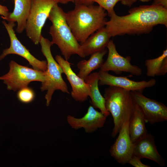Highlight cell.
<instances>
[{
    "mask_svg": "<svg viewBox=\"0 0 167 167\" xmlns=\"http://www.w3.org/2000/svg\"><path fill=\"white\" fill-rule=\"evenodd\" d=\"M108 15L110 19L105 27L111 37L148 33L159 24L167 27V9L152 4L133 8L123 16L118 15L114 11Z\"/></svg>",
    "mask_w": 167,
    "mask_h": 167,
    "instance_id": "cell-1",
    "label": "cell"
},
{
    "mask_svg": "<svg viewBox=\"0 0 167 167\" xmlns=\"http://www.w3.org/2000/svg\"><path fill=\"white\" fill-rule=\"evenodd\" d=\"M107 14L99 5L76 4L65 13L66 21L77 41L81 43L105 26Z\"/></svg>",
    "mask_w": 167,
    "mask_h": 167,
    "instance_id": "cell-2",
    "label": "cell"
},
{
    "mask_svg": "<svg viewBox=\"0 0 167 167\" xmlns=\"http://www.w3.org/2000/svg\"><path fill=\"white\" fill-rule=\"evenodd\" d=\"M65 13L58 4L52 9L48 19L52 23L49 33L53 45L56 44L64 58L68 61L73 55L85 57L80 43L72 33L66 19Z\"/></svg>",
    "mask_w": 167,
    "mask_h": 167,
    "instance_id": "cell-3",
    "label": "cell"
},
{
    "mask_svg": "<svg viewBox=\"0 0 167 167\" xmlns=\"http://www.w3.org/2000/svg\"><path fill=\"white\" fill-rule=\"evenodd\" d=\"M104 97L105 108L113 118L114 127L111 136L114 138L125 120L130 117L133 101L131 91L115 86H109L105 89Z\"/></svg>",
    "mask_w": 167,
    "mask_h": 167,
    "instance_id": "cell-4",
    "label": "cell"
},
{
    "mask_svg": "<svg viewBox=\"0 0 167 167\" xmlns=\"http://www.w3.org/2000/svg\"><path fill=\"white\" fill-rule=\"evenodd\" d=\"M39 43L41 52L47 62V69L45 71V79L41 83L40 89L42 92L47 91L45 99L46 105L48 106L53 95L56 90H60L67 94L70 93L67 85L62 77V74L64 73L63 70L52 55L51 47L53 45L51 41L42 36Z\"/></svg>",
    "mask_w": 167,
    "mask_h": 167,
    "instance_id": "cell-5",
    "label": "cell"
},
{
    "mask_svg": "<svg viewBox=\"0 0 167 167\" xmlns=\"http://www.w3.org/2000/svg\"><path fill=\"white\" fill-rule=\"evenodd\" d=\"M31 6L25 30L28 37L37 45L42 35V29L52 8L59 0H31Z\"/></svg>",
    "mask_w": 167,
    "mask_h": 167,
    "instance_id": "cell-6",
    "label": "cell"
},
{
    "mask_svg": "<svg viewBox=\"0 0 167 167\" xmlns=\"http://www.w3.org/2000/svg\"><path fill=\"white\" fill-rule=\"evenodd\" d=\"M7 73L0 76V80L6 86L8 90L16 91L28 87L32 81L43 82L45 71L37 70L20 65L14 60L9 63Z\"/></svg>",
    "mask_w": 167,
    "mask_h": 167,
    "instance_id": "cell-7",
    "label": "cell"
},
{
    "mask_svg": "<svg viewBox=\"0 0 167 167\" xmlns=\"http://www.w3.org/2000/svg\"><path fill=\"white\" fill-rule=\"evenodd\" d=\"M9 36L10 45L9 47L6 49L0 55V61L8 55L14 54L20 56L26 59L33 69L45 71L47 69V62L45 60H40L32 54L29 50L17 38L14 28L15 23L2 21Z\"/></svg>",
    "mask_w": 167,
    "mask_h": 167,
    "instance_id": "cell-8",
    "label": "cell"
},
{
    "mask_svg": "<svg viewBox=\"0 0 167 167\" xmlns=\"http://www.w3.org/2000/svg\"><path fill=\"white\" fill-rule=\"evenodd\" d=\"M106 48L108 50V57L100 68V70L108 72L112 71L116 74H120L122 72H125L136 76L142 75V69L131 64L130 57H125L118 53L113 40L109 41Z\"/></svg>",
    "mask_w": 167,
    "mask_h": 167,
    "instance_id": "cell-9",
    "label": "cell"
},
{
    "mask_svg": "<svg viewBox=\"0 0 167 167\" xmlns=\"http://www.w3.org/2000/svg\"><path fill=\"white\" fill-rule=\"evenodd\" d=\"M133 99L141 109L146 122L153 124L167 120V107L163 103L145 96L143 93L131 91Z\"/></svg>",
    "mask_w": 167,
    "mask_h": 167,
    "instance_id": "cell-10",
    "label": "cell"
},
{
    "mask_svg": "<svg viewBox=\"0 0 167 167\" xmlns=\"http://www.w3.org/2000/svg\"><path fill=\"white\" fill-rule=\"evenodd\" d=\"M130 118L126 119L123 123L117 138L109 150L111 156L122 164L128 163L134 154V143L129 131Z\"/></svg>",
    "mask_w": 167,
    "mask_h": 167,
    "instance_id": "cell-11",
    "label": "cell"
},
{
    "mask_svg": "<svg viewBox=\"0 0 167 167\" xmlns=\"http://www.w3.org/2000/svg\"><path fill=\"white\" fill-rule=\"evenodd\" d=\"M55 59L62 68L64 73L71 85V95L75 101L84 102L89 96L88 86L84 80L79 77L72 70L71 63L60 55L56 56Z\"/></svg>",
    "mask_w": 167,
    "mask_h": 167,
    "instance_id": "cell-12",
    "label": "cell"
},
{
    "mask_svg": "<svg viewBox=\"0 0 167 167\" xmlns=\"http://www.w3.org/2000/svg\"><path fill=\"white\" fill-rule=\"evenodd\" d=\"M100 79L98 85H108L121 88L130 91L143 92L146 88L154 86L156 84L155 79L148 81H135L130 79L127 76H117L111 75L108 71L100 70L98 71Z\"/></svg>",
    "mask_w": 167,
    "mask_h": 167,
    "instance_id": "cell-13",
    "label": "cell"
},
{
    "mask_svg": "<svg viewBox=\"0 0 167 167\" xmlns=\"http://www.w3.org/2000/svg\"><path fill=\"white\" fill-rule=\"evenodd\" d=\"M106 119V117L92 105L89 107L87 113L81 118L71 115H68L66 118L68 123L72 129L77 130L83 128L88 133H92L103 127Z\"/></svg>",
    "mask_w": 167,
    "mask_h": 167,
    "instance_id": "cell-14",
    "label": "cell"
},
{
    "mask_svg": "<svg viewBox=\"0 0 167 167\" xmlns=\"http://www.w3.org/2000/svg\"><path fill=\"white\" fill-rule=\"evenodd\" d=\"M134 154L141 159L146 158L155 161L161 166L165 161L157 149L154 137L148 133L134 143Z\"/></svg>",
    "mask_w": 167,
    "mask_h": 167,
    "instance_id": "cell-15",
    "label": "cell"
},
{
    "mask_svg": "<svg viewBox=\"0 0 167 167\" xmlns=\"http://www.w3.org/2000/svg\"><path fill=\"white\" fill-rule=\"evenodd\" d=\"M110 37L104 27L92 34L84 42L80 43L85 57L105 49Z\"/></svg>",
    "mask_w": 167,
    "mask_h": 167,
    "instance_id": "cell-16",
    "label": "cell"
},
{
    "mask_svg": "<svg viewBox=\"0 0 167 167\" xmlns=\"http://www.w3.org/2000/svg\"><path fill=\"white\" fill-rule=\"evenodd\" d=\"M133 102V109L129 119V131L131 139L134 143L148 133L143 114L139 106L134 101Z\"/></svg>",
    "mask_w": 167,
    "mask_h": 167,
    "instance_id": "cell-17",
    "label": "cell"
},
{
    "mask_svg": "<svg viewBox=\"0 0 167 167\" xmlns=\"http://www.w3.org/2000/svg\"><path fill=\"white\" fill-rule=\"evenodd\" d=\"M14 7L6 17H1L8 22H16V32L21 33L25 29L31 6V0H14Z\"/></svg>",
    "mask_w": 167,
    "mask_h": 167,
    "instance_id": "cell-18",
    "label": "cell"
},
{
    "mask_svg": "<svg viewBox=\"0 0 167 167\" xmlns=\"http://www.w3.org/2000/svg\"><path fill=\"white\" fill-rule=\"evenodd\" d=\"M100 79L98 72L89 74L85 79L88 85L89 90V97L91 99V105L95 109H98L106 117L110 113L105 106V98L101 94L98 88V82Z\"/></svg>",
    "mask_w": 167,
    "mask_h": 167,
    "instance_id": "cell-19",
    "label": "cell"
},
{
    "mask_svg": "<svg viewBox=\"0 0 167 167\" xmlns=\"http://www.w3.org/2000/svg\"><path fill=\"white\" fill-rule=\"evenodd\" d=\"M107 52L105 49L91 54L88 60L79 62L77 66L79 71L77 75L85 80L93 71L100 68L103 63V57Z\"/></svg>",
    "mask_w": 167,
    "mask_h": 167,
    "instance_id": "cell-20",
    "label": "cell"
},
{
    "mask_svg": "<svg viewBox=\"0 0 167 167\" xmlns=\"http://www.w3.org/2000/svg\"><path fill=\"white\" fill-rule=\"evenodd\" d=\"M146 75L148 77L162 76L167 72V49L164 50L159 57L148 59L145 61Z\"/></svg>",
    "mask_w": 167,
    "mask_h": 167,
    "instance_id": "cell-21",
    "label": "cell"
},
{
    "mask_svg": "<svg viewBox=\"0 0 167 167\" xmlns=\"http://www.w3.org/2000/svg\"><path fill=\"white\" fill-rule=\"evenodd\" d=\"M17 97L19 101L24 104L32 102L35 97V94L32 89L27 87L18 91Z\"/></svg>",
    "mask_w": 167,
    "mask_h": 167,
    "instance_id": "cell-22",
    "label": "cell"
},
{
    "mask_svg": "<svg viewBox=\"0 0 167 167\" xmlns=\"http://www.w3.org/2000/svg\"><path fill=\"white\" fill-rule=\"evenodd\" d=\"M121 0H93L94 2L97 3L98 5L106 10L108 14L114 11V8L116 4Z\"/></svg>",
    "mask_w": 167,
    "mask_h": 167,
    "instance_id": "cell-23",
    "label": "cell"
},
{
    "mask_svg": "<svg viewBox=\"0 0 167 167\" xmlns=\"http://www.w3.org/2000/svg\"><path fill=\"white\" fill-rule=\"evenodd\" d=\"M141 158L134 154L129 161L128 163L135 167H149L150 166L143 163Z\"/></svg>",
    "mask_w": 167,
    "mask_h": 167,
    "instance_id": "cell-24",
    "label": "cell"
},
{
    "mask_svg": "<svg viewBox=\"0 0 167 167\" xmlns=\"http://www.w3.org/2000/svg\"><path fill=\"white\" fill-rule=\"evenodd\" d=\"M152 4L161 6L167 9V0H154Z\"/></svg>",
    "mask_w": 167,
    "mask_h": 167,
    "instance_id": "cell-25",
    "label": "cell"
},
{
    "mask_svg": "<svg viewBox=\"0 0 167 167\" xmlns=\"http://www.w3.org/2000/svg\"><path fill=\"white\" fill-rule=\"evenodd\" d=\"M10 12L6 6L0 5V15L4 17H6L9 15Z\"/></svg>",
    "mask_w": 167,
    "mask_h": 167,
    "instance_id": "cell-26",
    "label": "cell"
},
{
    "mask_svg": "<svg viewBox=\"0 0 167 167\" xmlns=\"http://www.w3.org/2000/svg\"><path fill=\"white\" fill-rule=\"evenodd\" d=\"M73 2L75 4H79L88 5L92 4L94 2L93 0H74Z\"/></svg>",
    "mask_w": 167,
    "mask_h": 167,
    "instance_id": "cell-27",
    "label": "cell"
},
{
    "mask_svg": "<svg viewBox=\"0 0 167 167\" xmlns=\"http://www.w3.org/2000/svg\"><path fill=\"white\" fill-rule=\"evenodd\" d=\"M137 0H121V3L125 6L131 7Z\"/></svg>",
    "mask_w": 167,
    "mask_h": 167,
    "instance_id": "cell-28",
    "label": "cell"
},
{
    "mask_svg": "<svg viewBox=\"0 0 167 167\" xmlns=\"http://www.w3.org/2000/svg\"><path fill=\"white\" fill-rule=\"evenodd\" d=\"M59 3L63 4H66L70 2H73L74 0H59Z\"/></svg>",
    "mask_w": 167,
    "mask_h": 167,
    "instance_id": "cell-29",
    "label": "cell"
},
{
    "mask_svg": "<svg viewBox=\"0 0 167 167\" xmlns=\"http://www.w3.org/2000/svg\"><path fill=\"white\" fill-rule=\"evenodd\" d=\"M141 2H148L152 0H139Z\"/></svg>",
    "mask_w": 167,
    "mask_h": 167,
    "instance_id": "cell-30",
    "label": "cell"
},
{
    "mask_svg": "<svg viewBox=\"0 0 167 167\" xmlns=\"http://www.w3.org/2000/svg\"></svg>",
    "mask_w": 167,
    "mask_h": 167,
    "instance_id": "cell-31",
    "label": "cell"
}]
</instances>
